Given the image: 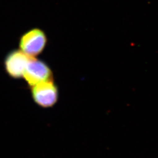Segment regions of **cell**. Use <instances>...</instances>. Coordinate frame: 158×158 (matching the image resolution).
Returning a JSON list of instances; mask_svg holds the SVG:
<instances>
[{
    "instance_id": "obj_1",
    "label": "cell",
    "mask_w": 158,
    "mask_h": 158,
    "mask_svg": "<svg viewBox=\"0 0 158 158\" xmlns=\"http://www.w3.org/2000/svg\"><path fill=\"white\" fill-rule=\"evenodd\" d=\"M48 39L43 30L34 28L23 34L20 38V50L28 56L36 58L43 52L46 47Z\"/></svg>"
},
{
    "instance_id": "obj_2",
    "label": "cell",
    "mask_w": 158,
    "mask_h": 158,
    "mask_svg": "<svg viewBox=\"0 0 158 158\" xmlns=\"http://www.w3.org/2000/svg\"><path fill=\"white\" fill-rule=\"evenodd\" d=\"M53 73L45 61L30 57L23 78L30 87L37 84L54 81Z\"/></svg>"
},
{
    "instance_id": "obj_3",
    "label": "cell",
    "mask_w": 158,
    "mask_h": 158,
    "mask_svg": "<svg viewBox=\"0 0 158 158\" xmlns=\"http://www.w3.org/2000/svg\"><path fill=\"white\" fill-rule=\"evenodd\" d=\"M31 93L33 102L43 108L52 107L58 100V88L54 81L41 82L32 86Z\"/></svg>"
},
{
    "instance_id": "obj_4",
    "label": "cell",
    "mask_w": 158,
    "mask_h": 158,
    "mask_svg": "<svg viewBox=\"0 0 158 158\" xmlns=\"http://www.w3.org/2000/svg\"><path fill=\"white\" fill-rule=\"evenodd\" d=\"M30 58L20 49L12 50L5 57V71L9 77L14 79L23 78Z\"/></svg>"
}]
</instances>
